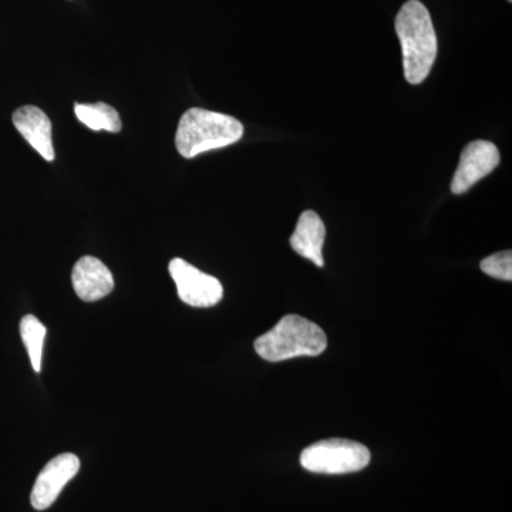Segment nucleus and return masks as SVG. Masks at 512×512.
<instances>
[{
	"label": "nucleus",
	"mask_w": 512,
	"mask_h": 512,
	"mask_svg": "<svg viewBox=\"0 0 512 512\" xmlns=\"http://www.w3.org/2000/svg\"><path fill=\"white\" fill-rule=\"evenodd\" d=\"M396 33L402 45L404 77L410 84L423 83L436 62L439 45L429 10L420 0L404 3L396 16Z\"/></svg>",
	"instance_id": "nucleus-1"
},
{
	"label": "nucleus",
	"mask_w": 512,
	"mask_h": 512,
	"mask_svg": "<svg viewBox=\"0 0 512 512\" xmlns=\"http://www.w3.org/2000/svg\"><path fill=\"white\" fill-rule=\"evenodd\" d=\"M244 136L241 121L228 114L204 109L185 111L178 123L175 147L184 158L238 143Z\"/></svg>",
	"instance_id": "nucleus-2"
},
{
	"label": "nucleus",
	"mask_w": 512,
	"mask_h": 512,
	"mask_svg": "<svg viewBox=\"0 0 512 512\" xmlns=\"http://www.w3.org/2000/svg\"><path fill=\"white\" fill-rule=\"evenodd\" d=\"M256 353L266 362H284L301 356H319L328 348V338L320 326L298 315H286L275 328L259 336Z\"/></svg>",
	"instance_id": "nucleus-3"
},
{
	"label": "nucleus",
	"mask_w": 512,
	"mask_h": 512,
	"mask_svg": "<svg viewBox=\"0 0 512 512\" xmlns=\"http://www.w3.org/2000/svg\"><path fill=\"white\" fill-rule=\"evenodd\" d=\"M370 451L357 441L330 439L306 447L301 454V466L316 474L357 473L369 466Z\"/></svg>",
	"instance_id": "nucleus-4"
},
{
	"label": "nucleus",
	"mask_w": 512,
	"mask_h": 512,
	"mask_svg": "<svg viewBox=\"0 0 512 512\" xmlns=\"http://www.w3.org/2000/svg\"><path fill=\"white\" fill-rule=\"evenodd\" d=\"M171 278L177 285L181 301L194 308H211L221 302L224 288L215 276L204 274L181 258L170 262Z\"/></svg>",
	"instance_id": "nucleus-5"
},
{
	"label": "nucleus",
	"mask_w": 512,
	"mask_h": 512,
	"mask_svg": "<svg viewBox=\"0 0 512 512\" xmlns=\"http://www.w3.org/2000/svg\"><path fill=\"white\" fill-rule=\"evenodd\" d=\"M500 164V151L491 141L477 140L467 144L460 156L456 174L451 183L453 194L461 195L478 181L493 173Z\"/></svg>",
	"instance_id": "nucleus-6"
},
{
	"label": "nucleus",
	"mask_w": 512,
	"mask_h": 512,
	"mask_svg": "<svg viewBox=\"0 0 512 512\" xmlns=\"http://www.w3.org/2000/svg\"><path fill=\"white\" fill-rule=\"evenodd\" d=\"M80 470L79 457L72 453L60 454L46 464L36 478L30 494V503L37 511L47 510L57 500L64 485L72 481Z\"/></svg>",
	"instance_id": "nucleus-7"
},
{
	"label": "nucleus",
	"mask_w": 512,
	"mask_h": 512,
	"mask_svg": "<svg viewBox=\"0 0 512 512\" xmlns=\"http://www.w3.org/2000/svg\"><path fill=\"white\" fill-rule=\"evenodd\" d=\"M74 292L84 302H96L106 298L114 289L110 269L94 256H83L72 272Z\"/></svg>",
	"instance_id": "nucleus-8"
},
{
	"label": "nucleus",
	"mask_w": 512,
	"mask_h": 512,
	"mask_svg": "<svg viewBox=\"0 0 512 512\" xmlns=\"http://www.w3.org/2000/svg\"><path fill=\"white\" fill-rule=\"evenodd\" d=\"M13 124L23 138L46 161L55 160L52 141V123L43 110L36 106H23L13 113Z\"/></svg>",
	"instance_id": "nucleus-9"
},
{
	"label": "nucleus",
	"mask_w": 512,
	"mask_h": 512,
	"mask_svg": "<svg viewBox=\"0 0 512 512\" xmlns=\"http://www.w3.org/2000/svg\"><path fill=\"white\" fill-rule=\"evenodd\" d=\"M326 227L315 211L302 212L291 239V247L296 254L309 259L319 268L325 265L323 245H325Z\"/></svg>",
	"instance_id": "nucleus-10"
},
{
	"label": "nucleus",
	"mask_w": 512,
	"mask_h": 512,
	"mask_svg": "<svg viewBox=\"0 0 512 512\" xmlns=\"http://www.w3.org/2000/svg\"><path fill=\"white\" fill-rule=\"evenodd\" d=\"M74 113L84 126L94 131L106 130L110 133H120L123 127L117 110L106 103L76 104Z\"/></svg>",
	"instance_id": "nucleus-11"
},
{
	"label": "nucleus",
	"mask_w": 512,
	"mask_h": 512,
	"mask_svg": "<svg viewBox=\"0 0 512 512\" xmlns=\"http://www.w3.org/2000/svg\"><path fill=\"white\" fill-rule=\"evenodd\" d=\"M47 330L36 316L26 315L20 322V336L28 349L30 362L36 373L42 369L43 345H45Z\"/></svg>",
	"instance_id": "nucleus-12"
},
{
	"label": "nucleus",
	"mask_w": 512,
	"mask_h": 512,
	"mask_svg": "<svg viewBox=\"0 0 512 512\" xmlns=\"http://www.w3.org/2000/svg\"><path fill=\"white\" fill-rule=\"evenodd\" d=\"M481 271L500 281H512V252L503 251L487 256L480 264Z\"/></svg>",
	"instance_id": "nucleus-13"
},
{
	"label": "nucleus",
	"mask_w": 512,
	"mask_h": 512,
	"mask_svg": "<svg viewBox=\"0 0 512 512\" xmlns=\"http://www.w3.org/2000/svg\"><path fill=\"white\" fill-rule=\"evenodd\" d=\"M508 2H512V0H508Z\"/></svg>",
	"instance_id": "nucleus-14"
}]
</instances>
